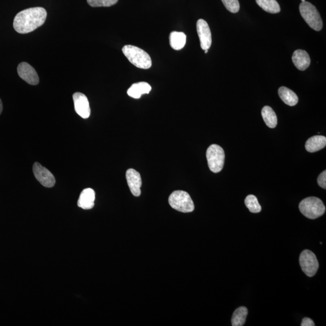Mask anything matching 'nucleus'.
<instances>
[{
	"label": "nucleus",
	"instance_id": "cd10ccee",
	"mask_svg": "<svg viewBox=\"0 0 326 326\" xmlns=\"http://www.w3.org/2000/svg\"><path fill=\"white\" fill-rule=\"evenodd\" d=\"M208 50H205V53H208Z\"/></svg>",
	"mask_w": 326,
	"mask_h": 326
},
{
	"label": "nucleus",
	"instance_id": "2eb2a0df",
	"mask_svg": "<svg viewBox=\"0 0 326 326\" xmlns=\"http://www.w3.org/2000/svg\"><path fill=\"white\" fill-rule=\"evenodd\" d=\"M326 146L325 137L322 135H315L309 138L306 142L305 148L306 151L313 153L320 151Z\"/></svg>",
	"mask_w": 326,
	"mask_h": 326
},
{
	"label": "nucleus",
	"instance_id": "ddd939ff",
	"mask_svg": "<svg viewBox=\"0 0 326 326\" xmlns=\"http://www.w3.org/2000/svg\"><path fill=\"white\" fill-rule=\"evenodd\" d=\"M95 198V192L93 189L91 188L84 189L79 196L77 205L84 210L91 209L94 206Z\"/></svg>",
	"mask_w": 326,
	"mask_h": 326
},
{
	"label": "nucleus",
	"instance_id": "a211bd4d",
	"mask_svg": "<svg viewBox=\"0 0 326 326\" xmlns=\"http://www.w3.org/2000/svg\"><path fill=\"white\" fill-rule=\"evenodd\" d=\"M169 41L173 49L175 50H181L186 43V35L182 32H172L169 37Z\"/></svg>",
	"mask_w": 326,
	"mask_h": 326
},
{
	"label": "nucleus",
	"instance_id": "412c9836",
	"mask_svg": "<svg viewBox=\"0 0 326 326\" xmlns=\"http://www.w3.org/2000/svg\"><path fill=\"white\" fill-rule=\"evenodd\" d=\"M256 1L261 8L270 14H277L281 10L276 0H256Z\"/></svg>",
	"mask_w": 326,
	"mask_h": 326
},
{
	"label": "nucleus",
	"instance_id": "393cba45",
	"mask_svg": "<svg viewBox=\"0 0 326 326\" xmlns=\"http://www.w3.org/2000/svg\"><path fill=\"white\" fill-rule=\"evenodd\" d=\"M318 184L321 188H326V171H324L318 176L317 179Z\"/></svg>",
	"mask_w": 326,
	"mask_h": 326
},
{
	"label": "nucleus",
	"instance_id": "f8f14e48",
	"mask_svg": "<svg viewBox=\"0 0 326 326\" xmlns=\"http://www.w3.org/2000/svg\"><path fill=\"white\" fill-rule=\"evenodd\" d=\"M126 178L132 194L136 197L141 195L142 181L141 176L133 169H129L126 173Z\"/></svg>",
	"mask_w": 326,
	"mask_h": 326
},
{
	"label": "nucleus",
	"instance_id": "7ed1b4c3",
	"mask_svg": "<svg viewBox=\"0 0 326 326\" xmlns=\"http://www.w3.org/2000/svg\"><path fill=\"white\" fill-rule=\"evenodd\" d=\"M299 209L308 219L315 220L324 214L325 207L320 199L317 197H308L301 202Z\"/></svg>",
	"mask_w": 326,
	"mask_h": 326
},
{
	"label": "nucleus",
	"instance_id": "9d476101",
	"mask_svg": "<svg viewBox=\"0 0 326 326\" xmlns=\"http://www.w3.org/2000/svg\"><path fill=\"white\" fill-rule=\"evenodd\" d=\"M19 76L32 86H37L40 82L38 75L35 68L27 63H21L17 68Z\"/></svg>",
	"mask_w": 326,
	"mask_h": 326
},
{
	"label": "nucleus",
	"instance_id": "20e7f679",
	"mask_svg": "<svg viewBox=\"0 0 326 326\" xmlns=\"http://www.w3.org/2000/svg\"><path fill=\"white\" fill-rule=\"evenodd\" d=\"M172 208L182 213H191L195 210V205L187 192L177 191L173 192L169 198Z\"/></svg>",
	"mask_w": 326,
	"mask_h": 326
},
{
	"label": "nucleus",
	"instance_id": "dca6fc26",
	"mask_svg": "<svg viewBox=\"0 0 326 326\" xmlns=\"http://www.w3.org/2000/svg\"><path fill=\"white\" fill-rule=\"evenodd\" d=\"M151 86L145 82L133 84L129 88L127 93L128 96L133 98V99H140L143 94H149L151 91Z\"/></svg>",
	"mask_w": 326,
	"mask_h": 326
},
{
	"label": "nucleus",
	"instance_id": "423d86ee",
	"mask_svg": "<svg viewBox=\"0 0 326 326\" xmlns=\"http://www.w3.org/2000/svg\"><path fill=\"white\" fill-rule=\"evenodd\" d=\"M206 156L208 167L213 173H219L224 168L225 152L221 147L218 145H211L207 150Z\"/></svg>",
	"mask_w": 326,
	"mask_h": 326
},
{
	"label": "nucleus",
	"instance_id": "39448f33",
	"mask_svg": "<svg viewBox=\"0 0 326 326\" xmlns=\"http://www.w3.org/2000/svg\"><path fill=\"white\" fill-rule=\"evenodd\" d=\"M300 12L303 19L312 29L316 31H321L322 21L317 9L309 2H302L300 5Z\"/></svg>",
	"mask_w": 326,
	"mask_h": 326
},
{
	"label": "nucleus",
	"instance_id": "b1692460",
	"mask_svg": "<svg viewBox=\"0 0 326 326\" xmlns=\"http://www.w3.org/2000/svg\"><path fill=\"white\" fill-rule=\"evenodd\" d=\"M222 2L228 11L233 14L239 12L240 5L238 0H222Z\"/></svg>",
	"mask_w": 326,
	"mask_h": 326
},
{
	"label": "nucleus",
	"instance_id": "4be33fe9",
	"mask_svg": "<svg viewBox=\"0 0 326 326\" xmlns=\"http://www.w3.org/2000/svg\"><path fill=\"white\" fill-rule=\"evenodd\" d=\"M244 204L249 208L250 211L253 213H258L262 210V207H261L258 200L253 195L247 196L244 200Z\"/></svg>",
	"mask_w": 326,
	"mask_h": 326
},
{
	"label": "nucleus",
	"instance_id": "f03ea898",
	"mask_svg": "<svg viewBox=\"0 0 326 326\" xmlns=\"http://www.w3.org/2000/svg\"><path fill=\"white\" fill-rule=\"evenodd\" d=\"M122 51L130 63L142 69H149L152 66V60L149 54L142 49L133 45H126Z\"/></svg>",
	"mask_w": 326,
	"mask_h": 326
},
{
	"label": "nucleus",
	"instance_id": "c85d7f7f",
	"mask_svg": "<svg viewBox=\"0 0 326 326\" xmlns=\"http://www.w3.org/2000/svg\"><path fill=\"white\" fill-rule=\"evenodd\" d=\"M302 2H306V0H302Z\"/></svg>",
	"mask_w": 326,
	"mask_h": 326
},
{
	"label": "nucleus",
	"instance_id": "4468645a",
	"mask_svg": "<svg viewBox=\"0 0 326 326\" xmlns=\"http://www.w3.org/2000/svg\"><path fill=\"white\" fill-rule=\"evenodd\" d=\"M292 60L296 68L301 71L307 69L311 64L309 55L303 50H296L293 52Z\"/></svg>",
	"mask_w": 326,
	"mask_h": 326
},
{
	"label": "nucleus",
	"instance_id": "f257e3e1",
	"mask_svg": "<svg viewBox=\"0 0 326 326\" xmlns=\"http://www.w3.org/2000/svg\"><path fill=\"white\" fill-rule=\"evenodd\" d=\"M47 13L43 8H32L19 12L15 16L14 28L21 34H29L44 24Z\"/></svg>",
	"mask_w": 326,
	"mask_h": 326
},
{
	"label": "nucleus",
	"instance_id": "f3484780",
	"mask_svg": "<svg viewBox=\"0 0 326 326\" xmlns=\"http://www.w3.org/2000/svg\"><path fill=\"white\" fill-rule=\"evenodd\" d=\"M279 95L283 102L290 106L296 105L298 102V97L296 94L285 87L280 88Z\"/></svg>",
	"mask_w": 326,
	"mask_h": 326
},
{
	"label": "nucleus",
	"instance_id": "bb28decb",
	"mask_svg": "<svg viewBox=\"0 0 326 326\" xmlns=\"http://www.w3.org/2000/svg\"><path fill=\"white\" fill-rule=\"evenodd\" d=\"M2 112H3V103H2L1 99H0V115H1Z\"/></svg>",
	"mask_w": 326,
	"mask_h": 326
},
{
	"label": "nucleus",
	"instance_id": "5701e85b",
	"mask_svg": "<svg viewBox=\"0 0 326 326\" xmlns=\"http://www.w3.org/2000/svg\"><path fill=\"white\" fill-rule=\"evenodd\" d=\"M119 0H87L88 4L91 7H110L116 5Z\"/></svg>",
	"mask_w": 326,
	"mask_h": 326
},
{
	"label": "nucleus",
	"instance_id": "1a4fd4ad",
	"mask_svg": "<svg viewBox=\"0 0 326 326\" xmlns=\"http://www.w3.org/2000/svg\"><path fill=\"white\" fill-rule=\"evenodd\" d=\"M197 29L201 48L204 50H208L211 47L212 42L209 26L204 19H200L197 21Z\"/></svg>",
	"mask_w": 326,
	"mask_h": 326
},
{
	"label": "nucleus",
	"instance_id": "6ab92c4d",
	"mask_svg": "<svg viewBox=\"0 0 326 326\" xmlns=\"http://www.w3.org/2000/svg\"><path fill=\"white\" fill-rule=\"evenodd\" d=\"M262 116L264 122L270 128H275L277 125V117L271 107L265 106L262 110Z\"/></svg>",
	"mask_w": 326,
	"mask_h": 326
},
{
	"label": "nucleus",
	"instance_id": "0eeeda50",
	"mask_svg": "<svg viewBox=\"0 0 326 326\" xmlns=\"http://www.w3.org/2000/svg\"><path fill=\"white\" fill-rule=\"evenodd\" d=\"M299 262L303 273L306 276L312 277L317 273L319 268L318 261L311 251H303L300 256Z\"/></svg>",
	"mask_w": 326,
	"mask_h": 326
},
{
	"label": "nucleus",
	"instance_id": "6e6552de",
	"mask_svg": "<svg viewBox=\"0 0 326 326\" xmlns=\"http://www.w3.org/2000/svg\"><path fill=\"white\" fill-rule=\"evenodd\" d=\"M33 172L36 179L43 186L47 188L53 187L56 182L54 175L47 168L43 167L40 163L35 162L33 166Z\"/></svg>",
	"mask_w": 326,
	"mask_h": 326
},
{
	"label": "nucleus",
	"instance_id": "a878e982",
	"mask_svg": "<svg viewBox=\"0 0 326 326\" xmlns=\"http://www.w3.org/2000/svg\"><path fill=\"white\" fill-rule=\"evenodd\" d=\"M302 326H315L314 322L309 318H304L302 321Z\"/></svg>",
	"mask_w": 326,
	"mask_h": 326
},
{
	"label": "nucleus",
	"instance_id": "9b49d317",
	"mask_svg": "<svg viewBox=\"0 0 326 326\" xmlns=\"http://www.w3.org/2000/svg\"><path fill=\"white\" fill-rule=\"evenodd\" d=\"M73 98L74 109L78 115L85 119L89 118L91 109L87 96L83 93H76L73 94Z\"/></svg>",
	"mask_w": 326,
	"mask_h": 326
},
{
	"label": "nucleus",
	"instance_id": "aec40b11",
	"mask_svg": "<svg viewBox=\"0 0 326 326\" xmlns=\"http://www.w3.org/2000/svg\"><path fill=\"white\" fill-rule=\"evenodd\" d=\"M248 315V309L244 306H241L236 309L231 318V324L233 326H242L246 323Z\"/></svg>",
	"mask_w": 326,
	"mask_h": 326
}]
</instances>
